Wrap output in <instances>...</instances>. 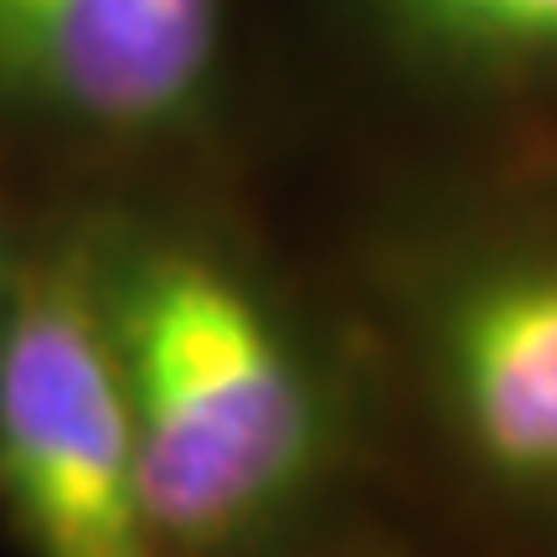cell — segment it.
Returning a JSON list of instances; mask_svg holds the SVG:
<instances>
[{
  "label": "cell",
  "mask_w": 557,
  "mask_h": 557,
  "mask_svg": "<svg viewBox=\"0 0 557 557\" xmlns=\"http://www.w3.org/2000/svg\"><path fill=\"white\" fill-rule=\"evenodd\" d=\"M103 299L160 547L207 553L253 532L320 455L315 382L278 320L191 248L135 259Z\"/></svg>",
  "instance_id": "6da1fadb"
},
{
  "label": "cell",
  "mask_w": 557,
  "mask_h": 557,
  "mask_svg": "<svg viewBox=\"0 0 557 557\" xmlns=\"http://www.w3.org/2000/svg\"><path fill=\"white\" fill-rule=\"evenodd\" d=\"M0 491L37 557H160L109 299L58 269L0 315Z\"/></svg>",
  "instance_id": "7a4b0ae2"
},
{
  "label": "cell",
  "mask_w": 557,
  "mask_h": 557,
  "mask_svg": "<svg viewBox=\"0 0 557 557\" xmlns=\"http://www.w3.org/2000/svg\"><path fill=\"white\" fill-rule=\"evenodd\" d=\"M222 0H0V83L73 120L150 129L218 67Z\"/></svg>",
  "instance_id": "3957f363"
},
{
  "label": "cell",
  "mask_w": 557,
  "mask_h": 557,
  "mask_svg": "<svg viewBox=\"0 0 557 557\" xmlns=\"http://www.w3.org/2000/svg\"><path fill=\"white\" fill-rule=\"evenodd\" d=\"M434 351L470 455L511 485H557V253L459 284Z\"/></svg>",
  "instance_id": "277c9868"
},
{
  "label": "cell",
  "mask_w": 557,
  "mask_h": 557,
  "mask_svg": "<svg viewBox=\"0 0 557 557\" xmlns=\"http://www.w3.org/2000/svg\"><path fill=\"white\" fill-rule=\"evenodd\" d=\"M418 37L491 67H557V0H387Z\"/></svg>",
  "instance_id": "5b68a950"
},
{
  "label": "cell",
  "mask_w": 557,
  "mask_h": 557,
  "mask_svg": "<svg viewBox=\"0 0 557 557\" xmlns=\"http://www.w3.org/2000/svg\"><path fill=\"white\" fill-rule=\"evenodd\" d=\"M0 315H5V299H0Z\"/></svg>",
  "instance_id": "8992f818"
}]
</instances>
